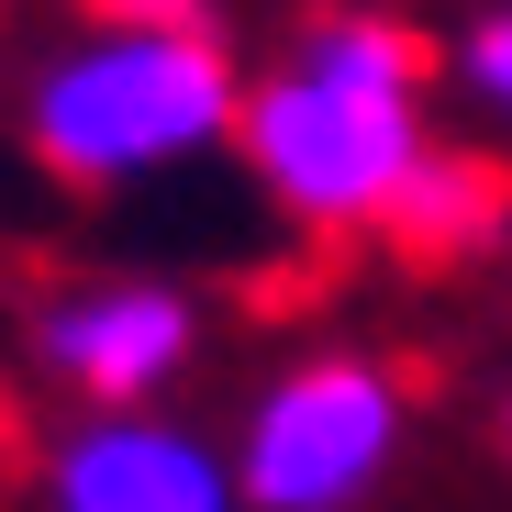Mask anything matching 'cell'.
<instances>
[{
  "label": "cell",
  "mask_w": 512,
  "mask_h": 512,
  "mask_svg": "<svg viewBox=\"0 0 512 512\" xmlns=\"http://www.w3.org/2000/svg\"><path fill=\"white\" fill-rule=\"evenodd\" d=\"M435 78L446 56L379 0H323L290 23L268 67H245L234 167L301 234H390L401 190L435 156Z\"/></svg>",
  "instance_id": "1"
},
{
  "label": "cell",
  "mask_w": 512,
  "mask_h": 512,
  "mask_svg": "<svg viewBox=\"0 0 512 512\" xmlns=\"http://www.w3.org/2000/svg\"><path fill=\"white\" fill-rule=\"evenodd\" d=\"M245 56L212 12H78L12 67V145L78 201L234 156Z\"/></svg>",
  "instance_id": "2"
},
{
  "label": "cell",
  "mask_w": 512,
  "mask_h": 512,
  "mask_svg": "<svg viewBox=\"0 0 512 512\" xmlns=\"http://www.w3.org/2000/svg\"><path fill=\"white\" fill-rule=\"evenodd\" d=\"M446 90L512 134V0H479V12L446 34Z\"/></svg>",
  "instance_id": "7"
},
{
  "label": "cell",
  "mask_w": 512,
  "mask_h": 512,
  "mask_svg": "<svg viewBox=\"0 0 512 512\" xmlns=\"http://www.w3.org/2000/svg\"><path fill=\"white\" fill-rule=\"evenodd\" d=\"M390 234H401L412 256H446V268H457V256H490V245L512 234V167L479 156V145H435L423 179L401 190Z\"/></svg>",
  "instance_id": "6"
},
{
  "label": "cell",
  "mask_w": 512,
  "mask_h": 512,
  "mask_svg": "<svg viewBox=\"0 0 512 512\" xmlns=\"http://www.w3.org/2000/svg\"><path fill=\"white\" fill-rule=\"evenodd\" d=\"M45 512H245L234 457L212 423L167 412H67L34 457Z\"/></svg>",
  "instance_id": "5"
},
{
  "label": "cell",
  "mask_w": 512,
  "mask_h": 512,
  "mask_svg": "<svg viewBox=\"0 0 512 512\" xmlns=\"http://www.w3.org/2000/svg\"><path fill=\"white\" fill-rule=\"evenodd\" d=\"M201 290L167 268H78L45 279L23 312V368L67 412H167L201 368Z\"/></svg>",
  "instance_id": "4"
},
{
  "label": "cell",
  "mask_w": 512,
  "mask_h": 512,
  "mask_svg": "<svg viewBox=\"0 0 512 512\" xmlns=\"http://www.w3.org/2000/svg\"><path fill=\"white\" fill-rule=\"evenodd\" d=\"M501 468H512V390H501Z\"/></svg>",
  "instance_id": "8"
},
{
  "label": "cell",
  "mask_w": 512,
  "mask_h": 512,
  "mask_svg": "<svg viewBox=\"0 0 512 512\" xmlns=\"http://www.w3.org/2000/svg\"><path fill=\"white\" fill-rule=\"evenodd\" d=\"M223 457L245 512H368L412 457V379L379 346H312L245 390Z\"/></svg>",
  "instance_id": "3"
}]
</instances>
